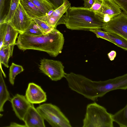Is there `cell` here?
Instances as JSON below:
<instances>
[{
    "instance_id": "cell-1",
    "label": "cell",
    "mask_w": 127,
    "mask_h": 127,
    "mask_svg": "<svg viewBox=\"0 0 127 127\" xmlns=\"http://www.w3.org/2000/svg\"><path fill=\"white\" fill-rule=\"evenodd\" d=\"M64 42L63 34L54 28L49 33L40 35L19 33L16 45L23 51L29 49L37 50L56 57L61 53Z\"/></svg>"
},
{
    "instance_id": "cell-2",
    "label": "cell",
    "mask_w": 127,
    "mask_h": 127,
    "mask_svg": "<svg viewBox=\"0 0 127 127\" xmlns=\"http://www.w3.org/2000/svg\"><path fill=\"white\" fill-rule=\"evenodd\" d=\"M65 25L72 30H88L102 29L104 22L102 18L90 8L71 7L65 15Z\"/></svg>"
},
{
    "instance_id": "cell-3",
    "label": "cell",
    "mask_w": 127,
    "mask_h": 127,
    "mask_svg": "<svg viewBox=\"0 0 127 127\" xmlns=\"http://www.w3.org/2000/svg\"><path fill=\"white\" fill-rule=\"evenodd\" d=\"M112 114L95 102L88 104L83 120V127H113Z\"/></svg>"
},
{
    "instance_id": "cell-4",
    "label": "cell",
    "mask_w": 127,
    "mask_h": 127,
    "mask_svg": "<svg viewBox=\"0 0 127 127\" xmlns=\"http://www.w3.org/2000/svg\"><path fill=\"white\" fill-rule=\"evenodd\" d=\"M36 108L52 127H72L68 119L57 106L46 103L40 105Z\"/></svg>"
},
{
    "instance_id": "cell-5",
    "label": "cell",
    "mask_w": 127,
    "mask_h": 127,
    "mask_svg": "<svg viewBox=\"0 0 127 127\" xmlns=\"http://www.w3.org/2000/svg\"><path fill=\"white\" fill-rule=\"evenodd\" d=\"M39 68L53 81H57L64 77V66L59 61L43 59L40 61Z\"/></svg>"
},
{
    "instance_id": "cell-6",
    "label": "cell",
    "mask_w": 127,
    "mask_h": 127,
    "mask_svg": "<svg viewBox=\"0 0 127 127\" xmlns=\"http://www.w3.org/2000/svg\"><path fill=\"white\" fill-rule=\"evenodd\" d=\"M102 29L116 34L127 41V15L122 12L109 22L104 23Z\"/></svg>"
},
{
    "instance_id": "cell-7",
    "label": "cell",
    "mask_w": 127,
    "mask_h": 127,
    "mask_svg": "<svg viewBox=\"0 0 127 127\" xmlns=\"http://www.w3.org/2000/svg\"><path fill=\"white\" fill-rule=\"evenodd\" d=\"M32 21L20 2L8 23L19 33L23 34L30 25Z\"/></svg>"
},
{
    "instance_id": "cell-8",
    "label": "cell",
    "mask_w": 127,
    "mask_h": 127,
    "mask_svg": "<svg viewBox=\"0 0 127 127\" xmlns=\"http://www.w3.org/2000/svg\"><path fill=\"white\" fill-rule=\"evenodd\" d=\"M70 3L66 0L60 7L49 14L38 18L46 23L50 27L56 28L57 26L61 24H65V15L67 9L70 6Z\"/></svg>"
},
{
    "instance_id": "cell-9",
    "label": "cell",
    "mask_w": 127,
    "mask_h": 127,
    "mask_svg": "<svg viewBox=\"0 0 127 127\" xmlns=\"http://www.w3.org/2000/svg\"><path fill=\"white\" fill-rule=\"evenodd\" d=\"M101 7L95 12L102 18L104 23H107L121 13L119 6L113 0H102Z\"/></svg>"
},
{
    "instance_id": "cell-10",
    "label": "cell",
    "mask_w": 127,
    "mask_h": 127,
    "mask_svg": "<svg viewBox=\"0 0 127 127\" xmlns=\"http://www.w3.org/2000/svg\"><path fill=\"white\" fill-rule=\"evenodd\" d=\"M10 101L13 111L20 120L23 121L24 116L32 104L25 96L16 94L10 99Z\"/></svg>"
},
{
    "instance_id": "cell-11",
    "label": "cell",
    "mask_w": 127,
    "mask_h": 127,
    "mask_svg": "<svg viewBox=\"0 0 127 127\" xmlns=\"http://www.w3.org/2000/svg\"><path fill=\"white\" fill-rule=\"evenodd\" d=\"M25 96L28 101L32 104L44 102L47 99L46 93L40 86L33 83L29 84Z\"/></svg>"
},
{
    "instance_id": "cell-12",
    "label": "cell",
    "mask_w": 127,
    "mask_h": 127,
    "mask_svg": "<svg viewBox=\"0 0 127 127\" xmlns=\"http://www.w3.org/2000/svg\"><path fill=\"white\" fill-rule=\"evenodd\" d=\"M44 120L32 104L26 113L23 121L27 127H45Z\"/></svg>"
},
{
    "instance_id": "cell-13",
    "label": "cell",
    "mask_w": 127,
    "mask_h": 127,
    "mask_svg": "<svg viewBox=\"0 0 127 127\" xmlns=\"http://www.w3.org/2000/svg\"><path fill=\"white\" fill-rule=\"evenodd\" d=\"M20 2L29 16L32 20L44 16L40 10L29 0H20Z\"/></svg>"
},
{
    "instance_id": "cell-14",
    "label": "cell",
    "mask_w": 127,
    "mask_h": 127,
    "mask_svg": "<svg viewBox=\"0 0 127 127\" xmlns=\"http://www.w3.org/2000/svg\"><path fill=\"white\" fill-rule=\"evenodd\" d=\"M0 112L3 111V107L5 102L9 100L10 95L2 75V65L0 64Z\"/></svg>"
},
{
    "instance_id": "cell-15",
    "label": "cell",
    "mask_w": 127,
    "mask_h": 127,
    "mask_svg": "<svg viewBox=\"0 0 127 127\" xmlns=\"http://www.w3.org/2000/svg\"><path fill=\"white\" fill-rule=\"evenodd\" d=\"M19 32L8 23H7L6 32L2 46L16 44V40Z\"/></svg>"
},
{
    "instance_id": "cell-16",
    "label": "cell",
    "mask_w": 127,
    "mask_h": 127,
    "mask_svg": "<svg viewBox=\"0 0 127 127\" xmlns=\"http://www.w3.org/2000/svg\"><path fill=\"white\" fill-rule=\"evenodd\" d=\"M15 45L3 46L0 48V63L7 68L9 67L8 64L9 59L12 56Z\"/></svg>"
},
{
    "instance_id": "cell-17",
    "label": "cell",
    "mask_w": 127,
    "mask_h": 127,
    "mask_svg": "<svg viewBox=\"0 0 127 127\" xmlns=\"http://www.w3.org/2000/svg\"><path fill=\"white\" fill-rule=\"evenodd\" d=\"M113 122L120 127H127V103L123 108L112 115Z\"/></svg>"
},
{
    "instance_id": "cell-18",
    "label": "cell",
    "mask_w": 127,
    "mask_h": 127,
    "mask_svg": "<svg viewBox=\"0 0 127 127\" xmlns=\"http://www.w3.org/2000/svg\"><path fill=\"white\" fill-rule=\"evenodd\" d=\"M33 3L44 16L47 15L55 9L47 0H29Z\"/></svg>"
},
{
    "instance_id": "cell-19",
    "label": "cell",
    "mask_w": 127,
    "mask_h": 127,
    "mask_svg": "<svg viewBox=\"0 0 127 127\" xmlns=\"http://www.w3.org/2000/svg\"><path fill=\"white\" fill-rule=\"evenodd\" d=\"M108 33L109 38V42L127 51V41L116 34L109 32H108Z\"/></svg>"
},
{
    "instance_id": "cell-20",
    "label": "cell",
    "mask_w": 127,
    "mask_h": 127,
    "mask_svg": "<svg viewBox=\"0 0 127 127\" xmlns=\"http://www.w3.org/2000/svg\"><path fill=\"white\" fill-rule=\"evenodd\" d=\"M20 0H10V7L8 14L0 19V24L9 23L13 17Z\"/></svg>"
},
{
    "instance_id": "cell-21",
    "label": "cell",
    "mask_w": 127,
    "mask_h": 127,
    "mask_svg": "<svg viewBox=\"0 0 127 127\" xmlns=\"http://www.w3.org/2000/svg\"><path fill=\"white\" fill-rule=\"evenodd\" d=\"M24 70L21 65L12 63L9 69V80L10 84L12 86L14 84L15 77L18 74Z\"/></svg>"
},
{
    "instance_id": "cell-22",
    "label": "cell",
    "mask_w": 127,
    "mask_h": 127,
    "mask_svg": "<svg viewBox=\"0 0 127 127\" xmlns=\"http://www.w3.org/2000/svg\"><path fill=\"white\" fill-rule=\"evenodd\" d=\"M25 33L32 35L44 34L43 31L32 21L31 24L25 32Z\"/></svg>"
},
{
    "instance_id": "cell-23",
    "label": "cell",
    "mask_w": 127,
    "mask_h": 127,
    "mask_svg": "<svg viewBox=\"0 0 127 127\" xmlns=\"http://www.w3.org/2000/svg\"><path fill=\"white\" fill-rule=\"evenodd\" d=\"M33 20L43 31L44 34L49 33L54 28L50 27L45 22L38 18H34Z\"/></svg>"
},
{
    "instance_id": "cell-24",
    "label": "cell",
    "mask_w": 127,
    "mask_h": 127,
    "mask_svg": "<svg viewBox=\"0 0 127 127\" xmlns=\"http://www.w3.org/2000/svg\"><path fill=\"white\" fill-rule=\"evenodd\" d=\"M7 25V23L0 24V48L3 45L6 33Z\"/></svg>"
},
{
    "instance_id": "cell-25",
    "label": "cell",
    "mask_w": 127,
    "mask_h": 127,
    "mask_svg": "<svg viewBox=\"0 0 127 127\" xmlns=\"http://www.w3.org/2000/svg\"><path fill=\"white\" fill-rule=\"evenodd\" d=\"M120 7L123 12L127 15V0H113Z\"/></svg>"
},
{
    "instance_id": "cell-26",
    "label": "cell",
    "mask_w": 127,
    "mask_h": 127,
    "mask_svg": "<svg viewBox=\"0 0 127 127\" xmlns=\"http://www.w3.org/2000/svg\"><path fill=\"white\" fill-rule=\"evenodd\" d=\"M51 4L55 10L62 5L66 0H47Z\"/></svg>"
},
{
    "instance_id": "cell-27",
    "label": "cell",
    "mask_w": 127,
    "mask_h": 127,
    "mask_svg": "<svg viewBox=\"0 0 127 127\" xmlns=\"http://www.w3.org/2000/svg\"><path fill=\"white\" fill-rule=\"evenodd\" d=\"M102 3V0H95L94 3L90 9L95 12H97L100 8Z\"/></svg>"
},
{
    "instance_id": "cell-28",
    "label": "cell",
    "mask_w": 127,
    "mask_h": 127,
    "mask_svg": "<svg viewBox=\"0 0 127 127\" xmlns=\"http://www.w3.org/2000/svg\"><path fill=\"white\" fill-rule=\"evenodd\" d=\"M84 7L87 8H90L94 3L95 0H84Z\"/></svg>"
},
{
    "instance_id": "cell-29",
    "label": "cell",
    "mask_w": 127,
    "mask_h": 127,
    "mask_svg": "<svg viewBox=\"0 0 127 127\" xmlns=\"http://www.w3.org/2000/svg\"><path fill=\"white\" fill-rule=\"evenodd\" d=\"M107 55L110 61H113L116 56V52L114 50H112Z\"/></svg>"
},
{
    "instance_id": "cell-30",
    "label": "cell",
    "mask_w": 127,
    "mask_h": 127,
    "mask_svg": "<svg viewBox=\"0 0 127 127\" xmlns=\"http://www.w3.org/2000/svg\"><path fill=\"white\" fill-rule=\"evenodd\" d=\"M5 0H0V16L1 18L2 13L4 8V2Z\"/></svg>"
},
{
    "instance_id": "cell-31",
    "label": "cell",
    "mask_w": 127,
    "mask_h": 127,
    "mask_svg": "<svg viewBox=\"0 0 127 127\" xmlns=\"http://www.w3.org/2000/svg\"><path fill=\"white\" fill-rule=\"evenodd\" d=\"M9 127H26V126L25 125H21L15 122H11L9 125L7 126Z\"/></svg>"
}]
</instances>
